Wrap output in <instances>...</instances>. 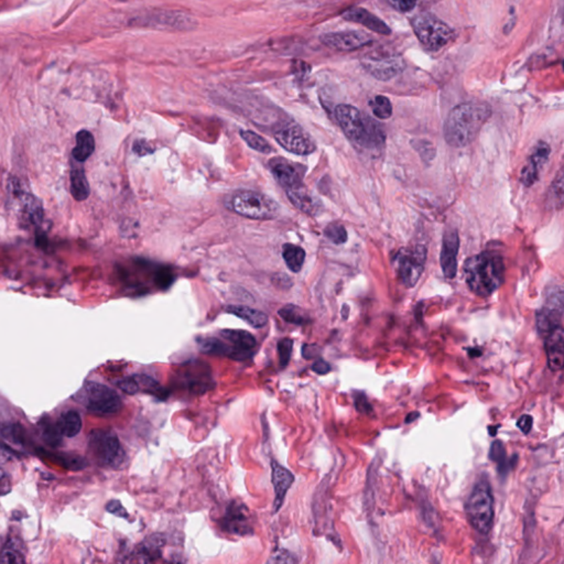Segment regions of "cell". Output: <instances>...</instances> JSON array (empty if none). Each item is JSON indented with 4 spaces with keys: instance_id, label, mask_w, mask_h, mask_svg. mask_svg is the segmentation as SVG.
I'll return each mask as SVG.
<instances>
[{
    "instance_id": "cell-8",
    "label": "cell",
    "mask_w": 564,
    "mask_h": 564,
    "mask_svg": "<svg viewBox=\"0 0 564 564\" xmlns=\"http://www.w3.org/2000/svg\"><path fill=\"white\" fill-rule=\"evenodd\" d=\"M231 208L239 215L253 220H269L276 217L279 210L278 203L267 195L255 191H241L231 199Z\"/></svg>"
},
{
    "instance_id": "cell-2",
    "label": "cell",
    "mask_w": 564,
    "mask_h": 564,
    "mask_svg": "<svg viewBox=\"0 0 564 564\" xmlns=\"http://www.w3.org/2000/svg\"><path fill=\"white\" fill-rule=\"evenodd\" d=\"M463 271L471 291L483 297L497 291L505 279L503 257L496 252H483L469 257Z\"/></svg>"
},
{
    "instance_id": "cell-37",
    "label": "cell",
    "mask_w": 564,
    "mask_h": 564,
    "mask_svg": "<svg viewBox=\"0 0 564 564\" xmlns=\"http://www.w3.org/2000/svg\"><path fill=\"white\" fill-rule=\"evenodd\" d=\"M40 430L42 438L49 445L58 446L61 444L62 434L57 424H53L48 419H44L40 422Z\"/></svg>"
},
{
    "instance_id": "cell-15",
    "label": "cell",
    "mask_w": 564,
    "mask_h": 564,
    "mask_svg": "<svg viewBox=\"0 0 564 564\" xmlns=\"http://www.w3.org/2000/svg\"><path fill=\"white\" fill-rule=\"evenodd\" d=\"M220 525L225 532L234 536L245 537L253 534L248 508L239 502H231L227 506L225 515L220 521Z\"/></svg>"
},
{
    "instance_id": "cell-47",
    "label": "cell",
    "mask_w": 564,
    "mask_h": 564,
    "mask_svg": "<svg viewBox=\"0 0 564 564\" xmlns=\"http://www.w3.org/2000/svg\"><path fill=\"white\" fill-rule=\"evenodd\" d=\"M106 511H107L108 513L117 516V517H121V518H129L128 513H127L126 509L123 508V506L121 505L119 500H111V502L106 505Z\"/></svg>"
},
{
    "instance_id": "cell-25",
    "label": "cell",
    "mask_w": 564,
    "mask_h": 564,
    "mask_svg": "<svg viewBox=\"0 0 564 564\" xmlns=\"http://www.w3.org/2000/svg\"><path fill=\"white\" fill-rule=\"evenodd\" d=\"M135 384H136L137 394L142 393L152 395L160 401H166L169 397L170 391L162 387L159 382L148 375H134Z\"/></svg>"
},
{
    "instance_id": "cell-24",
    "label": "cell",
    "mask_w": 564,
    "mask_h": 564,
    "mask_svg": "<svg viewBox=\"0 0 564 564\" xmlns=\"http://www.w3.org/2000/svg\"><path fill=\"white\" fill-rule=\"evenodd\" d=\"M225 311L229 314H233V316L244 320L247 324L255 328H264L268 323V316L264 312L245 307V305H229V307H226Z\"/></svg>"
},
{
    "instance_id": "cell-31",
    "label": "cell",
    "mask_w": 564,
    "mask_h": 564,
    "mask_svg": "<svg viewBox=\"0 0 564 564\" xmlns=\"http://www.w3.org/2000/svg\"><path fill=\"white\" fill-rule=\"evenodd\" d=\"M490 459L497 464L498 472L502 476H506L513 466V459L508 461L505 446L500 441H495L490 445Z\"/></svg>"
},
{
    "instance_id": "cell-49",
    "label": "cell",
    "mask_w": 564,
    "mask_h": 564,
    "mask_svg": "<svg viewBox=\"0 0 564 564\" xmlns=\"http://www.w3.org/2000/svg\"><path fill=\"white\" fill-rule=\"evenodd\" d=\"M355 407L361 413H366L367 415V413L372 412V405L367 399L366 396L363 395V394H359L358 396L355 397Z\"/></svg>"
},
{
    "instance_id": "cell-52",
    "label": "cell",
    "mask_w": 564,
    "mask_h": 564,
    "mask_svg": "<svg viewBox=\"0 0 564 564\" xmlns=\"http://www.w3.org/2000/svg\"><path fill=\"white\" fill-rule=\"evenodd\" d=\"M532 423H534L532 417L529 416V415H523V416L521 417V419H518V421H517V427L523 431V434H529L531 429H532Z\"/></svg>"
},
{
    "instance_id": "cell-39",
    "label": "cell",
    "mask_w": 564,
    "mask_h": 564,
    "mask_svg": "<svg viewBox=\"0 0 564 564\" xmlns=\"http://www.w3.org/2000/svg\"><path fill=\"white\" fill-rule=\"evenodd\" d=\"M324 235H325L326 239H330L332 243L336 245L344 244V243H347V239H349L347 229L344 227V225L339 223H332L328 225V227L324 229Z\"/></svg>"
},
{
    "instance_id": "cell-57",
    "label": "cell",
    "mask_w": 564,
    "mask_h": 564,
    "mask_svg": "<svg viewBox=\"0 0 564 564\" xmlns=\"http://www.w3.org/2000/svg\"><path fill=\"white\" fill-rule=\"evenodd\" d=\"M419 417H420V413H419V412L409 413L408 417H407V418H405V423H411V422H412V421H415V420H416V419H418Z\"/></svg>"
},
{
    "instance_id": "cell-27",
    "label": "cell",
    "mask_w": 564,
    "mask_h": 564,
    "mask_svg": "<svg viewBox=\"0 0 564 564\" xmlns=\"http://www.w3.org/2000/svg\"><path fill=\"white\" fill-rule=\"evenodd\" d=\"M71 193L76 201H85L90 196V184L84 170L81 167H74L71 170Z\"/></svg>"
},
{
    "instance_id": "cell-26",
    "label": "cell",
    "mask_w": 564,
    "mask_h": 564,
    "mask_svg": "<svg viewBox=\"0 0 564 564\" xmlns=\"http://www.w3.org/2000/svg\"><path fill=\"white\" fill-rule=\"evenodd\" d=\"M95 150V139L90 131L81 130L76 135V146L73 149V156L77 162H84Z\"/></svg>"
},
{
    "instance_id": "cell-11",
    "label": "cell",
    "mask_w": 564,
    "mask_h": 564,
    "mask_svg": "<svg viewBox=\"0 0 564 564\" xmlns=\"http://www.w3.org/2000/svg\"><path fill=\"white\" fill-rule=\"evenodd\" d=\"M363 67L376 80L387 82L403 72L405 62L399 54L380 53L361 60Z\"/></svg>"
},
{
    "instance_id": "cell-22",
    "label": "cell",
    "mask_w": 564,
    "mask_h": 564,
    "mask_svg": "<svg viewBox=\"0 0 564 564\" xmlns=\"http://www.w3.org/2000/svg\"><path fill=\"white\" fill-rule=\"evenodd\" d=\"M271 481L275 488V507L274 513L279 511L285 502L286 494L295 482V476L289 469L280 465L276 461L271 462Z\"/></svg>"
},
{
    "instance_id": "cell-44",
    "label": "cell",
    "mask_w": 564,
    "mask_h": 564,
    "mask_svg": "<svg viewBox=\"0 0 564 564\" xmlns=\"http://www.w3.org/2000/svg\"><path fill=\"white\" fill-rule=\"evenodd\" d=\"M173 280H175V276H173V272H172L171 269L162 268V269L156 272V283L161 289L169 288L172 285Z\"/></svg>"
},
{
    "instance_id": "cell-35",
    "label": "cell",
    "mask_w": 564,
    "mask_h": 564,
    "mask_svg": "<svg viewBox=\"0 0 564 564\" xmlns=\"http://www.w3.org/2000/svg\"><path fill=\"white\" fill-rule=\"evenodd\" d=\"M370 106L375 117L378 119H388L393 115V105L386 96H375L374 100H370Z\"/></svg>"
},
{
    "instance_id": "cell-50",
    "label": "cell",
    "mask_w": 564,
    "mask_h": 564,
    "mask_svg": "<svg viewBox=\"0 0 564 564\" xmlns=\"http://www.w3.org/2000/svg\"><path fill=\"white\" fill-rule=\"evenodd\" d=\"M17 457H18L17 453L13 452L9 446L0 443V464H5V463L13 461Z\"/></svg>"
},
{
    "instance_id": "cell-53",
    "label": "cell",
    "mask_w": 564,
    "mask_h": 564,
    "mask_svg": "<svg viewBox=\"0 0 564 564\" xmlns=\"http://www.w3.org/2000/svg\"><path fill=\"white\" fill-rule=\"evenodd\" d=\"M11 490V484L9 476L6 474L3 469H0V496L7 495Z\"/></svg>"
},
{
    "instance_id": "cell-20",
    "label": "cell",
    "mask_w": 564,
    "mask_h": 564,
    "mask_svg": "<svg viewBox=\"0 0 564 564\" xmlns=\"http://www.w3.org/2000/svg\"><path fill=\"white\" fill-rule=\"evenodd\" d=\"M286 192L290 202L303 213L310 216H316L321 213L323 208L322 203L304 185L299 184L297 187H290Z\"/></svg>"
},
{
    "instance_id": "cell-41",
    "label": "cell",
    "mask_w": 564,
    "mask_h": 564,
    "mask_svg": "<svg viewBox=\"0 0 564 564\" xmlns=\"http://www.w3.org/2000/svg\"><path fill=\"white\" fill-rule=\"evenodd\" d=\"M413 148L416 149L418 154H420L421 159L424 162H430L434 159L436 156V148L434 145L431 144L430 141L424 140V139H416V140L411 141Z\"/></svg>"
},
{
    "instance_id": "cell-46",
    "label": "cell",
    "mask_w": 564,
    "mask_h": 564,
    "mask_svg": "<svg viewBox=\"0 0 564 564\" xmlns=\"http://www.w3.org/2000/svg\"><path fill=\"white\" fill-rule=\"evenodd\" d=\"M297 561V560L295 559V554L283 549L278 550V551L276 552L275 554H272V557L268 560L269 563H295V562Z\"/></svg>"
},
{
    "instance_id": "cell-19",
    "label": "cell",
    "mask_w": 564,
    "mask_h": 564,
    "mask_svg": "<svg viewBox=\"0 0 564 564\" xmlns=\"http://www.w3.org/2000/svg\"><path fill=\"white\" fill-rule=\"evenodd\" d=\"M342 18L349 22L359 23L376 34H384V36H389L391 34V29L388 27L385 21H382V19L378 18L377 15L370 13L364 8H349L342 13Z\"/></svg>"
},
{
    "instance_id": "cell-14",
    "label": "cell",
    "mask_w": 564,
    "mask_h": 564,
    "mask_svg": "<svg viewBox=\"0 0 564 564\" xmlns=\"http://www.w3.org/2000/svg\"><path fill=\"white\" fill-rule=\"evenodd\" d=\"M321 42L334 51L349 52L370 46L372 38L361 30L337 31L321 36Z\"/></svg>"
},
{
    "instance_id": "cell-48",
    "label": "cell",
    "mask_w": 564,
    "mask_h": 564,
    "mask_svg": "<svg viewBox=\"0 0 564 564\" xmlns=\"http://www.w3.org/2000/svg\"><path fill=\"white\" fill-rule=\"evenodd\" d=\"M390 5L401 13H409L413 11L418 3V0H388Z\"/></svg>"
},
{
    "instance_id": "cell-9",
    "label": "cell",
    "mask_w": 564,
    "mask_h": 564,
    "mask_svg": "<svg viewBox=\"0 0 564 564\" xmlns=\"http://www.w3.org/2000/svg\"><path fill=\"white\" fill-rule=\"evenodd\" d=\"M427 260V247L423 245L403 248L396 254L395 268L398 278L405 288L418 283Z\"/></svg>"
},
{
    "instance_id": "cell-38",
    "label": "cell",
    "mask_w": 564,
    "mask_h": 564,
    "mask_svg": "<svg viewBox=\"0 0 564 564\" xmlns=\"http://www.w3.org/2000/svg\"><path fill=\"white\" fill-rule=\"evenodd\" d=\"M540 168L529 158L521 172V182L523 187H530L538 181Z\"/></svg>"
},
{
    "instance_id": "cell-58",
    "label": "cell",
    "mask_w": 564,
    "mask_h": 564,
    "mask_svg": "<svg viewBox=\"0 0 564 564\" xmlns=\"http://www.w3.org/2000/svg\"><path fill=\"white\" fill-rule=\"evenodd\" d=\"M467 351H469V356L472 357H478L482 355V351H481L480 349H469Z\"/></svg>"
},
{
    "instance_id": "cell-54",
    "label": "cell",
    "mask_w": 564,
    "mask_h": 564,
    "mask_svg": "<svg viewBox=\"0 0 564 564\" xmlns=\"http://www.w3.org/2000/svg\"><path fill=\"white\" fill-rule=\"evenodd\" d=\"M313 372H316L318 375H325L331 372V365L325 362L324 359H318L314 364L312 365Z\"/></svg>"
},
{
    "instance_id": "cell-13",
    "label": "cell",
    "mask_w": 564,
    "mask_h": 564,
    "mask_svg": "<svg viewBox=\"0 0 564 564\" xmlns=\"http://www.w3.org/2000/svg\"><path fill=\"white\" fill-rule=\"evenodd\" d=\"M544 307L537 312V328L542 335H546L552 330L561 326L563 316V291L562 288L554 287L548 290Z\"/></svg>"
},
{
    "instance_id": "cell-34",
    "label": "cell",
    "mask_w": 564,
    "mask_h": 564,
    "mask_svg": "<svg viewBox=\"0 0 564 564\" xmlns=\"http://www.w3.org/2000/svg\"><path fill=\"white\" fill-rule=\"evenodd\" d=\"M278 314L288 323L304 325L309 322V316L304 310L295 304H287L278 311Z\"/></svg>"
},
{
    "instance_id": "cell-4",
    "label": "cell",
    "mask_w": 564,
    "mask_h": 564,
    "mask_svg": "<svg viewBox=\"0 0 564 564\" xmlns=\"http://www.w3.org/2000/svg\"><path fill=\"white\" fill-rule=\"evenodd\" d=\"M75 401L96 416H112L123 408V401L115 390L98 382H85L74 396Z\"/></svg>"
},
{
    "instance_id": "cell-42",
    "label": "cell",
    "mask_w": 564,
    "mask_h": 564,
    "mask_svg": "<svg viewBox=\"0 0 564 564\" xmlns=\"http://www.w3.org/2000/svg\"><path fill=\"white\" fill-rule=\"evenodd\" d=\"M1 434L8 441L15 444H23L25 442V430L19 424H7L1 427Z\"/></svg>"
},
{
    "instance_id": "cell-45",
    "label": "cell",
    "mask_w": 564,
    "mask_h": 564,
    "mask_svg": "<svg viewBox=\"0 0 564 564\" xmlns=\"http://www.w3.org/2000/svg\"><path fill=\"white\" fill-rule=\"evenodd\" d=\"M23 562H25V558L17 550L8 548L0 554V563L19 564L23 563Z\"/></svg>"
},
{
    "instance_id": "cell-6",
    "label": "cell",
    "mask_w": 564,
    "mask_h": 564,
    "mask_svg": "<svg viewBox=\"0 0 564 564\" xmlns=\"http://www.w3.org/2000/svg\"><path fill=\"white\" fill-rule=\"evenodd\" d=\"M411 26L421 46L431 52L443 49L454 36V31L449 25L430 13H420L415 15L411 20Z\"/></svg>"
},
{
    "instance_id": "cell-5",
    "label": "cell",
    "mask_w": 564,
    "mask_h": 564,
    "mask_svg": "<svg viewBox=\"0 0 564 564\" xmlns=\"http://www.w3.org/2000/svg\"><path fill=\"white\" fill-rule=\"evenodd\" d=\"M465 509L473 528L480 534L488 535L494 523V497L488 482L483 480L475 485Z\"/></svg>"
},
{
    "instance_id": "cell-16",
    "label": "cell",
    "mask_w": 564,
    "mask_h": 564,
    "mask_svg": "<svg viewBox=\"0 0 564 564\" xmlns=\"http://www.w3.org/2000/svg\"><path fill=\"white\" fill-rule=\"evenodd\" d=\"M220 334L231 349L229 358L234 361H245L252 357L257 345L256 339L253 334L243 330H222Z\"/></svg>"
},
{
    "instance_id": "cell-12",
    "label": "cell",
    "mask_w": 564,
    "mask_h": 564,
    "mask_svg": "<svg viewBox=\"0 0 564 564\" xmlns=\"http://www.w3.org/2000/svg\"><path fill=\"white\" fill-rule=\"evenodd\" d=\"M275 137L282 148L297 156H308L316 152V142L299 123H287L276 133Z\"/></svg>"
},
{
    "instance_id": "cell-55",
    "label": "cell",
    "mask_w": 564,
    "mask_h": 564,
    "mask_svg": "<svg viewBox=\"0 0 564 564\" xmlns=\"http://www.w3.org/2000/svg\"><path fill=\"white\" fill-rule=\"evenodd\" d=\"M272 282L277 286L278 288H283V289H287V288L291 287V280L288 276L283 275V274H278V275L274 276L272 278Z\"/></svg>"
},
{
    "instance_id": "cell-1",
    "label": "cell",
    "mask_w": 564,
    "mask_h": 564,
    "mask_svg": "<svg viewBox=\"0 0 564 564\" xmlns=\"http://www.w3.org/2000/svg\"><path fill=\"white\" fill-rule=\"evenodd\" d=\"M492 116L488 104L467 102L450 112L444 123V138L450 146L463 148L475 140L485 123Z\"/></svg>"
},
{
    "instance_id": "cell-17",
    "label": "cell",
    "mask_w": 564,
    "mask_h": 564,
    "mask_svg": "<svg viewBox=\"0 0 564 564\" xmlns=\"http://www.w3.org/2000/svg\"><path fill=\"white\" fill-rule=\"evenodd\" d=\"M270 170L276 181L285 187L286 190L290 187L302 184L304 177V168L300 164L295 163L283 158H275L269 162Z\"/></svg>"
},
{
    "instance_id": "cell-33",
    "label": "cell",
    "mask_w": 564,
    "mask_h": 564,
    "mask_svg": "<svg viewBox=\"0 0 564 564\" xmlns=\"http://www.w3.org/2000/svg\"><path fill=\"white\" fill-rule=\"evenodd\" d=\"M546 206L553 210H561L563 206V172L560 171L558 177L554 179L550 187L548 196H546Z\"/></svg>"
},
{
    "instance_id": "cell-43",
    "label": "cell",
    "mask_w": 564,
    "mask_h": 564,
    "mask_svg": "<svg viewBox=\"0 0 564 564\" xmlns=\"http://www.w3.org/2000/svg\"><path fill=\"white\" fill-rule=\"evenodd\" d=\"M278 354H279L280 366L286 367L289 364L291 354H293V341L291 339H282L277 344Z\"/></svg>"
},
{
    "instance_id": "cell-51",
    "label": "cell",
    "mask_w": 564,
    "mask_h": 564,
    "mask_svg": "<svg viewBox=\"0 0 564 564\" xmlns=\"http://www.w3.org/2000/svg\"><path fill=\"white\" fill-rule=\"evenodd\" d=\"M134 152L138 156H147L154 152V148L146 140H137L134 144Z\"/></svg>"
},
{
    "instance_id": "cell-36",
    "label": "cell",
    "mask_w": 564,
    "mask_h": 564,
    "mask_svg": "<svg viewBox=\"0 0 564 564\" xmlns=\"http://www.w3.org/2000/svg\"><path fill=\"white\" fill-rule=\"evenodd\" d=\"M241 138L244 139L245 142L256 152L266 154L272 152V147L270 146L269 142L266 139L262 138V136H260V135H257L254 131L241 130Z\"/></svg>"
},
{
    "instance_id": "cell-56",
    "label": "cell",
    "mask_w": 564,
    "mask_h": 564,
    "mask_svg": "<svg viewBox=\"0 0 564 564\" xmlns=\"http://www.w3.org/2000/svg\"><path fill=\"white\" fill-rule=\"evenodd\" d=\"M318 351H320V349H318V347H316V345H308V344H305L302 347V355L304 358H313V357L318 356Z\"/></svg>"
},
{
    "instance_id": "cell-18",
    "label": "cell",
    "mask_w": 564,
    "mask_h": 564,
    "mask_svg": "<svg viewBox=\"0 0 564 564\" xmlns=\"http://www.w3.org/2000/svg\"><path fill=\"white\" fill-rule=\"evenodd\" d=\"M459 249V234L455 229H448L444 234L442 243L440 264L444 277L453 279L457 272V254Z\"/></svg>"
},
{
    "instance_id": "cell-30",
    "label": "cell",
    "mask_w": 564,
    "mask_h": 564,
    "mask_svg": "<svg viewBox=\"0 0 564 564\" xmlns=\"http://www.w3.org/2000/svg\"><path fill=\"white\" fill-rule=\"evenodd\" d=\"M282 257L285 260L288 268L293 272H299L304 264L305 252L300 246L293 244H285L282 247Z\"/></svg>"
},
{
    "instance_id": "cell-32",
    "label": "cell",
    "mask_w": 564,
    "mask_h": 564,
    "mask_svg": "<svg viewBox=\"0 0 564 564\" xmlns=\"http://www.w3.org/2000/svg\"><path fill=\"white\" fill-rule=\"evenodd\" d=\"M21 208H22L23 216L29 223H32L34 225H39L41 223L42 218H43V210L36 199L25 195Z\"/></svg>"
},
{
    "instance_id": "cell-23",
    "label": "cell",
    "mask_w": 564,
    "mask_h": 564,
    "mask_svg": "<svg viewBox=\"0 0 564 564\" xmlns=\"http://www.w3.org/2000/svg\"><path fill=\"white\" fill-rule=\"evenodd\" d=\"M164 544H166V537L163 535H152L137 546L134 557L137 561L152 563L161 558Z\"/></svg>"
},
{
    "instance_id": "cell-29",
    "label": "cell",
    "mask_w": 564,
    "mask_h": 564,
    "mask_svg": "<svg viewBox=\"0 0 564 564\" xmlns=\"http://www.w3.org/2000/svg\"><path fill=\"white\" fill-rule=\"evenodd\" d=\"M199 349L204 354L214 356H231V349L224 340L216 337H201L198 340Z\"/></svg>"
},
{
    "instance_id": "cell-7",
    "label": "cell",
    "mask_w": 564,
    "mask_h": 564,
    "mask_svg": "<svg viewBox=\"0 0 564 564\" xmlns=\"http://www.w3.org/2000/svg\"><path fill=\"white\" fill-rule=\"evenodd\" d=\"M88 446L93 457L102 466L121 469L126 463V453L113 431H92Z\"/></svg>"
},
{
    "instance_id": "cell-3",
    "label": "cell",
    "mask_w": 564,
    "mask_h": 564,
    "mask_svg": "<svg viewBox=\"0 0 564 564\" xmlns=\"http://www.w3.org/2000/svg\"><path fill=\"white\" fill-rule=\"evenodd\" d=\"M334 113L344 134L355 147L374 150L385 145L386 135L382 127L354 106L341 104L336 106Z\"/></svg>"
},
{
    "instance_id": "cell-40",
    "label": "cell",
    "mask_w": 564,
    "mask_h": 564,
    "mask_svg": "<svg viewBox=\"0 0 564 564\" xmlns=\"http://www.w3.org/2000/svg\"><path fill=\"white\" fill-rule=\"evenodd\" d=\"M550 154H551V148L549 145L544 142V141H539L538 144L535 147L534 152L529 156L535 163L538 166L540 169H542L544 164L549 160Z\"/></svg>"
},
{
    "instance_id": "cell-28",
    "label": "cell",
    "mask_w": 564,
    "mask_h": 564,
    "mask_svg": "<svg viewBox=\"0 0 564 564\" xmlns=\"http://www.w3.org/2000/svg\"><path fill=\"white\" fill-rule=\"evenodd\" d=\"M58 428L62 436L67 438H73L77 436L82 430V419L80 413L75 410H69L62 413L57 422Z\"/></svg>"
},
{
    "instance_id": "cell-21",
    "label": "cell",
    "mask_w": 564,
    "mask_h": 564,
    "mask_svg": "<svg viewBox=\"0 0 564 564\" xmlns=\"http://www.w3.org/2000/svg\"><path fill=\"white\" fill-rule=\"evenodd\" d=\"M546 353L548 366L552 372H559L563 368L564 362V332L562 326L552 330L546 334Z\"/></svg>"
},
{
    "instance_id": "cell-10",
    "label": "cell",
    "mask_w": 564,
    "mask_h": 564,
    "mask_svg": "<svg viewBox=\"0 0 564 564\" xmlns=\"http://www.w3.org/2000/svg\"><path fill=\"white\" fill-rule=\"evenodd\" d=\"M177 385L193 395H202L215 386L210 368L201 361H193L182 365L177 370Z\"/></svg>"
}]
</instances>
